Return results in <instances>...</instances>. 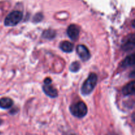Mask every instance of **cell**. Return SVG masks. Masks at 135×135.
Here are the masks:
<instances>
[{"label":"cell","mask_w":135,"mask_h":135,"mask_svg":"<svg viewBox=\"0 0 135 135\" xmlns=\"http://www.w3.org/2000/svg\"><path fill=\"white\" fill-rule=\"evenodd\" d=\"M13 104V100L9 98H2L0 100V108L1 109H9Z\"/></svg>","instance_id":"9c48e42d"},{"label":"cell","mask_w":135,"mask_h":135,"mask_svg":"<svg viewBox=\"0 0 135 135\" xmlns=\"http://www.w3.org/2000/svg\"><path fill=\"white\" fill-rule=\"evenodd\" d=\"M134 47V34L130 35L123 42L122 48L124 51H131Z\"/></svg>","instance_id":"52a82bcc"},{"label":"cell","mask_w":135,"mask_h":135,"mask_svg":"<svg viewBox=\"0 0 135 135\" xmlns=\"http://www.w3.org/2000/svg\"><path fill=\"white\" fill-rule=\"evenodd\" d=\"M60 48L65 52L70 53L73 50V44L67 41H64L60 44Z\"/></svg>","instance_id":"30bf717a"},{"label":"cell","mask_w":135,"mask_h":135,"mask_svg":"<svg viewBox=\"0 0 135 135\" xmlns=\"http://www.w3.org/2000/svg\"><path fill=\"white\" fill-rule=\"evenodd\" d=\"M43 90L47 96L50 98H56L57 96V91L51 84V80L50 78L45 79L43 86Z\"/></svg>","instance_id":"277c9868"},{"label":"cell","mask_w":135,"mask_h":135,"mask_svg":"<svg viewBox=\"0 0 135 135\" xmlns=\"http://www.w3.org/2000/svg\"><path fill=\"white\" fill-rule=\"evenodd\" d=\"M70 135H74V134H70Z\"/></svg>","instance_id":"9a60e30c"},{"label":"cell","mask_w":135,"mask_h":135,"mask_svg":"<svg viewBox=\"0 0 135 135\" xmlns=\"http://www.w3.org/2000/svg\"><path fill=\"white\" fill-rule=\"evenodd\" d=\"M71 113L75 117L78 118H82L87 114L88 109L86 105L83 102H78L75 104H73L70 108Z\"/></svg>","instance_id":"7a4b0ae2"},{"label":"cell","mask_w":135,"mask_h":135,"mask_svg":"<svg viewBox=\"0 0 135 135\" xmlns=\"http://www.w3.org/2000/svg\"><path fill=\"white\" fill-rule=\"evenodd\" d=\"M67 35L71 38L72 40H76L79 36V26L75 25H71L67 28Z\"/></svg>","instance_id":"8992f818"},{"label":"cell","mask_w":135,"mask_h":135,"mask_svg":"<svg viewBox=\"0 0 135 135\" xmlns=\"http://www.w3.org/2000/svg\"><path fill=\"white\" fill-rule=\"evenodd\" d=\"M22 13L18 11H14L9 13L5 19V25L7 26H13L19 23L22 20Z\"/></svg>","instance_id":"3957f363"},{"label":"cell","mask_w":135,"mask_h":135,"mask_svg":"<svg viewBox=\"0 0 135 135\" xmlns=\"http://www.w3.org/2000/svg\"><path fill=\"white\" fill-rule=\"evenodd\" d=\"M76 52L80 59L84 61H86L90 58V54L89 50L84 45H79L76 48Z\"/></svg>","instance_id":"5b68a950"},{"label":"cell","mask_w":135,"mask_h":135,"mask_svg":"<svg viewBox=\"0 0 135 135\" xmlns=\"http://www.w3.org/2000/svg\"><path fill=\"white\" fill-rule=\"evenodd\" d=\"M80 68V65L79 62L75 61L70 65V71L73 73H76L79 71Z\"/></svg>","instance_id":"4fadbf2b"},{"label":"cell","mask_w":135,"mask_h":135,"mask_svg":"<svg viewBox=\"0 0 135 135\" xmlns=\"http://www.w3.org/2000/svg\"><path fill=\"white\" fill-rule=\"evenodd\" d=\"M55 32L54 30H45L43 33V36L44 38H47V39H52L55 37Z\"/></svg>","instance_id":"7c38bea8"},{"label":"cell","mask_w":135,"mask_h":135,"mask_svg":"<svg viewBox=\"0 0 135 135\" xmlns=\"http://www.w3.org/2000/svg\"><path fill=\"white\" fill-rule=\"evenodd\" d=\"M98 81V76L95 73H91L87 78L81 88V92L83 95H88L92 92L96 86Z\"/></svg>","instance_id":"6da1fadb"},{"label":"cell","mask_w":135,"mask_h":135,"mask_svg":"<svg viewBox=\"0 0 135 135\" xmlns=\"http://www.w3.org/2000/svg\"><path fill=\"white\" fill-rule=\"evenodd\" d=\"M134 55L132 54V55L127 57L126 59H125V60L121 63V67H124V68H127V67H131V66L134 65Z\"/></svg>","instance_id":"8fae6325"},{"label":"cell","mask_w":135,"mask_h":135,"mask_svg":"<svg viewBox=\"0 0 135 135\" xmlns=\"http://www.w3.org/2000/svg\"><path fill=\"white\" fill-rule=\"evenodd\" d=\"M123 94L125 96H130L134 94V83L132 81L123 87L122 90Z\"/></svg>","instance_id":"ba28073f"},{"label":"cell","mask_w":135,"mask_h":135,"mask_svg":"<svg viewBox=\"0 0 135 135\" xmlns=\"http://www.w3.org/2000/svg\"><path fill=\"white\" fill-rule=\"evenodd\" d=\"M108 135H117V134H108Z\"/></svg>","instance_id":"5bb4252c"}]
</instances>
